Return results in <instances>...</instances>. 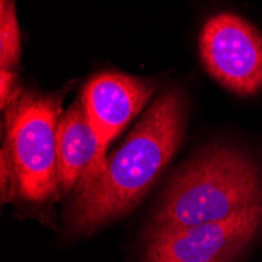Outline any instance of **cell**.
Returning a JSON list of instances; mask_svg holds the SVG:
<instances>
[{"label": "cell", "mask_w": 262, "mask_h": 262, "mask_svg": "<svg viewBox=\"0 0 262 262\" xmlns=\"http://www.w3.org/2000/svg\"><path fill=\"white\" fill-rule=\"evenodd\" d=\"M187 126L182 90L163 91L110 157L104 171L77 187L68 223L90 234L129 213L148 193L179 149Z\"/></svg>", "instance_id": "obj_1"}, {"label": "cell", "mask_w": 262, "mask_h": 262, "mask_svg": "<svg viewBox=\"0 0 262 262\" xmlns=\"http://www.w3.org/2000/svg\"><path fill=\"white\" fill-rule=\"evenodd\" d=\"M256 204H262L256 163L235 146L212 145L174 174L148 231L223 222Z\"/></svg>", "instance_id": "obj_2"}, {"label": "cell", "mask_w": 262, "mask_h": 262, "mask_svg": "<svg viewBox=\"0 0 262 262\" xmlns=\"http://www.w3.org/2000/svg\"><path fill=\"white\" fill-rule=\"evenodd\" d=\"M63 93L42 94L22 90L5 110L7 154L17 193L29 201H46L57 193V127Z\"/></svg>", "instance_id": "obj_3"}, {"label": "cell", "mask_w": 262, "mask_h": 262, "mask_svg": "<svg viewBox=\"0 0 262 262\" xmlns=\"http://www.w3.org/2000/svg\"><path fill=\"white\" fill-rule=\"evenodd\" d=\"M262 226V204L215 223L148 231L141 262H234Z\"/></svg>", "instance_id": "obj_4"}, {"label": "cell", "mask_w": 262, "mask_h": 262, "mask_svg": "<svg viewBox=\"0 0 262 262\" xmlns=\"http://www.w3.org/2000/svg\"><path fill=\"white\" fill-rule=\"evenodd\" d=\"M200 52L207 73L229 91L251 96L262 88V35L241 16L209 17L200 35Z\"/></svg>", "instance_id": "obj_5"}, {"label": "cell", "mask_w": 262, "mask_h": 262, "mask_svg": "<svg viewBox=\"0 0 262 262\" xmlns=\"http://www.w3.org/2000/svg\"><path fill=\"white\" fill-rule=\"evenodd\" d=\"M156 90V82L116 73H102L86 82L80 101L96 130L104 156L112 140L140 113Z\"/></svg>", "instance_id": "obj_6"}, {"label": "cell", "mask_w": 262, "mask_h": 262, "mask_svg": "<svg viewBox=\"0 0 262 262\" xmlns=\"http://www.w3.org/2000/svg\"><path fill=\"white\" fill-rule=\"evenodd\" d=\"M58 181L64 192L98 178L107 165L90 116L77 99L60 118L57 127Z\"/></svg>", "instance_id": "obj_7"}, {"label": "cell", "mask_w": 262, "mask_h": 262, "mask_svg": "<svg viewBox=\"0 0 262 262\" xmlns=\"http://www.w3.org/2000/svg\"><path fill=\"white\" fill-rule=\"evenodd\" d=\"M20 58V36L13 0H0V64L2 69L16 68Z\"/></svg>", "instance_id": "obj_8"}, {"label": "cell", "mask_w": 262, "mask_h": 262, "mask_svg": "<svg viewBox=\"0 0 262 262\" xmlns=\"http://www.w3.org/2000/svg\"><path fill=\"white\" fill-rule=\"evenodd\" d=\"M17 86V76L10 69H0V105L5 112L20 94Z\"/></svg>", "instance_id": "obj_9"}]
</instances>
